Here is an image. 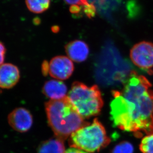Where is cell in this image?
<instances>
[{
	"instance_id": "9c48e42d",
	"label": "cell",
	"mask_w": 153,
	"mask_h": 153,
	"mask_svg": "<svg viewBox=\"0 0 153 153\" xmlns=\"http://www.w3.org/2000/svg\"><path fill=\"white\" fill-rule=\"evenodd\" d=\"M65 51L68 58L75 62H81L87 59L89 54V48L82 41H73L65 46Z\"/></svg>"
},
{
	"instance_id": "3957f363",
	"label": "cell",
	"mask_w": 153,
	"mask_h": 153,
	"mask_svg": "<svg viewBox=\"0 0 153 153\" xmlns=\"http://www.w3.org/2000/svg\"><path fill=\"white\" fill-rule=\"evenodd\" d=\"M67 97L84 119L100 114L104 105L101 93L97 85L88 87L82 83L75 82Z\"/></svg>"
},
{
	"instance_id": "5b68a950",
	"label": "cell",
	"mask_w": 153,
	"mask_h": 153,
	"mask_svg": "<svg viewBox=\"0 0 153 153\" xmlns=\"http://www.w3.org/2000/svg\"><path fill=\"white\" fill-rule=\"evenodd\" d=\"M130 59L139 68L152 74L153 68V43L142 41L136 44L130 53Z\"/></svg>"
},
{
	"instance_id": "52a82bcc",
	"label": "cell",
	"mask_w": 153,
	"mask_h": 153,
	"mask_svg": "<svg viewBox=\"0 0 153 153\" xmlns=\"http://www.w3.org/2000/svg\"><path fill=\"white\" fill-rule=\"evenodd\" d=\"M8 123L16 131L23 133L31 128L33 124V117L30 111L24 108H18L9 114Z\"/></svg>"
},
{
	"instance_id": "30bf717a",
	"label": "cell",
	"mask_w": 153,
	"mask_h": 153,
	"mask_svg": "<svg viewBox=\"0 0 153 153\" xmlns=\"http://www.w3.org/2000/svg\"><path fill=\"white\" fill-rule=\"evenodd\" d=\"M42 92L50 100H60L66 97L67 87L60 80H50L44 84Z\"/></svg>"
},
{
	"instance_id": "7a4b0ae2",
	"label": "cell",
	"mask_w": 153,
	"mask_h": 153,
	"mask_svg": "<svg viewBox=\"0 0 153 153\" xmlns=\"http://www.w3.org/2000/svg\"><path fill=\"white\" fill-rule=\"evenodd\" d=\"M49 126L57 138L65 140L88 122L76 111L67 97L45 103Z\"/></svg>"
},
{
	"instance_id": "e0dca14e",
	"label": "cell",
	"mask_w": 153,
	"mask_h": 153,
	"mask_svg": "<svg viewBox=\"0 0 153 153\" xmlns=\"http://www.w3.org/2000/svg\"><path fill=\"white\" fill-rule=\"evenodd\" d=\"M64 153H88V152L82 150L80 149H77L76 148L71 147L65 151Z\"/></svg>"
},
{
	"instance_id": "277c9868",
	"label": "cell",
	"mask_w": 153,
	"mask_h": 153,
	"mask_svg": "<svg viewBox=\"0 0 153 153\" xmlns=\"http://www.w3.org/2000/svg\"><path fill=\"white\" fill-rule=\"evenodd\" d=\"M110 139L98 119L83 126L70 136L69 145L88 153L98 152L108 146Z\"/></svg>"
},
{
	"instance_id": "8992f818",
	"label": "cell",
	"mask_w": 153,
	"mask_h": 153,
	"mask_svg": "<svg viewBox=\"0 0 153 153\" xmlns=\"http://www.w3.org/2000/svg\"><path fill=\"white\" fill-rule=\"evenodd\" d=\"M74 70L72 61L67 56H55L48 63V74L57 79H67L72 75Z\"/></svg>"
},
{
	"instance_id": "9a60e30c",
	"label": "cell",
	"mask_w": 153,
	"mask_h": 153,
	"mask_svg": "<svg viewBox=\"0 0 153 153\" xmlns=\"http://www.w3.org/2000/svg\"><path fill=\"white\" fill-rule=\"evenodd\" d=\"M67 4H71V6H82L84 7L89 6L91 4L88 3L87 0H64Z\"/></svg>"
},
{
	"instance_id": "ba28073f",
	"label": "cell",
	"mask_w": 153,
	"mask_h": 153,
	"mask_svg": "<svg viewBox=\"0 0 153 153\" xmlns=\"http://www.w3.org/2000/svg\"><path fill=\"white\" fill-rule=\"evenodd\" d=\"M20 78V72L16 66L4 64L0 66V87L10 89L15 86Z\"/></svg>"
},
{
	"instance_id": "8fae6325",
	"label": "cell",
	"mask_w": 153,
	"mask_h": 153,
	"mask_svg": "<svg viewBox=\"0 0 153 153\" xmlns=\"http://www.w3.org/2000/svg\"><path fill=\"white\" fill-rule=\"evenodd\" d=\"M65 152L63 140L57 137L42 142L38 148V153H64Z\"/></svg>"
},
{
	"instance_id": "7c38bea8",
	"label": "cell",
	"mask_w": 153,
	"mask_h": 153,
	"mask_svg": "<svg viewBox=\"0 0 153 153\" xmlns=\"http://www.w3.org/2000/svg\"><path fill=\"white\" fill-rule=\"evenodd\" d=\"M26 4L28 9L32 13H41L49 8L50 0H26Z\"/></svg>"
},
{
	"instance_id": "2e32d148",
	"label": "cell",
	"mask_w": 153,
	"mask_h": 153,
	"mask_svg": "<svg viewBox=\"0 0 153 153\" xmlns=\"http://www.w3.org/2000/svg\"><path fill=\"white\" fill-rule=\"evenodd\" d=\"M6 49L4 45L0 42V66L2 65L4 62Z\"/></svg>"
},
{
	"instance_id": "5bb4252c",
	"label": "cell",
	"mask_w": 153,
	"mask_h": 153,
	"mask_svg": "<svg viewBox=\"0 0 153 153\" xmlns=\"http://www.w3.org/2000/svg\"><path fill=\"white\" fill-rule=\"evenodd\" d=\"M134 147L131 143L123 141L116 145L112 149L111 153H133Z\"/></svg>"
},
{
	"instance_id": "6da1fadb",
	"label": "cell",
	"mask_w": 153,
	"mask_h": 153,
	"mask_svg": "<svg viewBox=\"0 0 153 153\" xmlns=\"http://www.w3.org/2000/svg\"><path fill=\"white\" fill-rule=\"evenodd\" d=\"M121 91L112 92L110 116L114 126L137 138L153 133V90L146 77L134 71L123 82Z\"/></svg>"
},
{
	"instance_id": "4fadbf2b",
	"label": "cell",
	"mask_w": 153,
	"mask_h": 153,
	"mask_svg": "<svg viewBox=\"0 0 153 153\" xmlns=\"http://www.w3.org/2000/svg\"><path fill=\"white\" fill-rule=\"evenodd\" d=\"M139 148L142 153H153V133L147 135L142 139Z\"/></svg>"
}]
</instances>
